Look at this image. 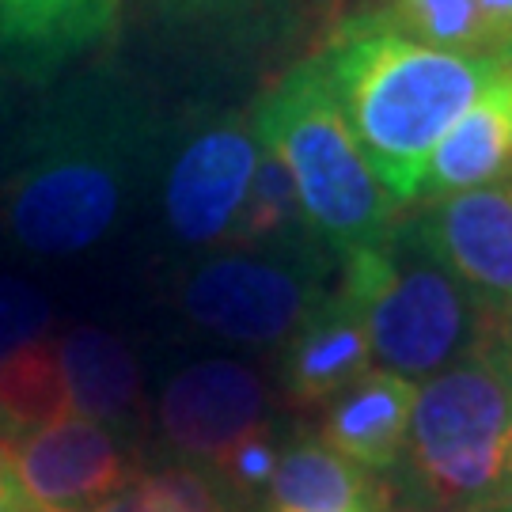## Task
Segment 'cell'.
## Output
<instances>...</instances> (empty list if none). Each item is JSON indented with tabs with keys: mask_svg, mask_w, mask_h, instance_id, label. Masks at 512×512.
<instances>
[{
	"mask_svg": "<svg viewBox=\"0 0 512 512\" xmlns=\"http://www.w3.org/2000/svg\"><path fill=\"white\" fill-rule=\"evenodd\" d=\"M4 459L31 512H80L133 486L141 471L107 425L65 418L57 425L0 440Z\"/></svg>",
	"mask_w": 512,
	"mask_h": 512,
	"instance_id": "cell-8",
	"label": "cell"
},
{
	"mask_svg": "<svg viewBox=\"0 0 512 512\" xmlns=\"http://www.w3.org/2000/svg\"><path fill=\"white\" fill-rule=\"evenodd\" d=\"M266 505L270 512H372L387 505V494L376 475L330 452L323 440L300 437L281 448Z\"/></svg>",
	"mask_w": 512,
	"mask_h": 512,
	"instance_id": "cell-15",
	"label": "cell"
},
{
	"mask_svg": "<svg viewBox=\"0 0 512 512\" xmlns=\"http://www.w3.org/2000/svg\"><path fill=\"white\" fill-rule=\"evenodd\" d=\"M76 418L54 338H38L0 357V440Z\"/></svg>",
	"mask_w": 512,
	"mask_h": 512,
	"instance_id": "cell-18",
	"label": "cell"
},
{
	"mask_svg": "<svg viewBox=\"0 0 512 512\" xmlns=\"http://www.w3.org/2000/svg\"><path fill=\"white\" fill-rule=\"evenodd\" d=\"M429 251L456 274L490 334L512 323V171L505 179L429 202L414 217Z\"/></svg>",
	"mask_w": 512,
	"mask_h": 512,
	"instance_id": "cell-9",
	"label": "cell"
},
{
	"mask_svg": "<svg viewBox=\"0 0 512 512\" xmlns=\"http://www.w3.org/2000/svg\"><path fill=\"white\" fill-rule=\"evenodd\" d=\"M167 126L114 69L54 88L0 160V232L27 255L92 251L156 186Z\"/></svg>",
	"mask_w": 512,
	"mask_h": 512,
	"instance_id": "cell-1",
	"label": "cell"
},
{
	"mask_svg": "<svg viewBox=\"0 0 512 512\" xmlns=\"http://www.w3.org/2000/svg\"><path fill=\"white\" fill-rule=\"evenodd\" d=\"M171 31L209 46H258L285 35L300 19L304 0H152Z\"/></svg>",
	"mask_w": 512,
	"mask_h": 512,
	"instance_id": "cell-19",
	"label": "cell"
},
{
	"mask_svg": "<svg viewBox=\"0 0 512 512\" xmlns=\"http://www.w3.org/2000/svg\"><path fill=\"white\" fill-rule=\"evenodd\" d=\"M0 99H4V73H0Z\"/></svg>",
	"mask_w": 512,
	"mask_h": 512,
	"instance_id": "cell-29",
	"label": "cell"
},
{
	"mask_svg": "<svg viewBox=\"0 0 512 512\" xmlns=\"http://www.w3.org/2000/svg\"><path fill=\"white\" fill-rule=\"evenodd\" d=\"M122 0H0V61L50 84L76 57L107 46Z\"/></svg>",
	"mask_w": 512,
	"mask_h": 512,
	"instance_id": "cell-11",
	"label": "cell"
},
{
	"mask_svg": "<svg viewBox=\"0 0 512 512\" xmlns=\"http://www.w3.org/2000/svg\"><path fill=\"white\" fill-rule=\"evenodd\" d=\"M258 156L262 145L251 126V110L202 107L171 122L156 175L167 236L194 251L232 243Z\"/></svg>",
	"mask_w": 512,
	"mask_h": 512,
	"instance_id": "cell-6",
	"label": "cell"
},
{
	"mask_svg": "<svg viewBox=\"0 0 512 512\" xmlns=\"http://www.w3.org/2000/svg\"><path fill=\"white\" fill-rule=\"evenodd\" d=\"M137 482L156 512H220L217 490L194 467H167L156 475H141Z\"/></svg>",
	"mask_w": 512,
	"mask_h": 512,
	"instance_id": "cell-22",
	"label": "cell"
},
{
	"mask_svg": "<svg viewBox=\"0 0 512 512\" xmlns=\"http://www.w3.org/2000/svg\"><path fill=\"white\" fill-rule=\"evenodd\" d=\"M50 319H54L50 300L38 289H31L27 281H16V277H0V357L16 353L27 342L46 338Z\"/></svg>",
	"mask_w": 512,
	"mask_h": 512,
	"instance_id": "cell-21",
	"label": "cell"
},
{
	"mask_svg": "<svg viewBox=\"0 0 512 512\" xmlns=\"http://www.w3.org/2000/svg\"><path fill=\"white\" fill-rule=\"evenodd\" d=\"M251 126L258 145L289 167L308 224L330 255L346 258L391 236L395 202L376 183L315 57L293 65L258 99Z\"/></svg>",
	"mask_w": 512,
	"mask_h": 512,
	"instance_id": "cell-4",
	"label": "cell"
},
{
	"mask_svg": "<svg viewBox=\"0 0 512 512\" xmlns=\"http://www.w3.org/2000/svg\"><path fill=\"white\" fill-rule=\"evenodd\" d=\"M486 342H494V349L501 353V361H505V368H509V380H512V323H509V327H497Z\"/></svg>",
	"mask_w": 512,
	"mask_h": 512,
	"instance_id": "cell-27",
	"label": "cell"
},
{
	"mask_svg": "<svg viewBox=\"0 0 512 512\" xmlns=\"http://www.w3.org/2000/svg\"><path fill=\"white\" fill-rule=\"evenodd\" d=\"M338 289L365 311L368 346L380 368L429 380L490 338V323L421 239L414 217H399L380 247L338 258Z\"/></svg>",
	"mask_w": 512,
	"mask_h": 512,
	"instance_id": "cell-5",
	"label": "cell"
},
{
	"mask_svg": "<svg viewBox=\"0 0 512 512\" xmlns=\"http://www.w3.org/2000/svg\"><path fill=\"white\" fill-rule=\"evenodd\" d=\"M330 251H236L194 266L179 304L228 342L277 346L289 342L308 311L330 293Z\"/></svg>",
	"mask_w": 512,
	"mask_h": 512,
	"instance_id": "cell-7",
	"label": "cell"
},
{
	"mask_svg": "<svg viewBox=\"0 0 512 512\" xmlns=\"http://www.w3.org/2000/svg\"><path fill=\"white\" fill-rule=\"evenodd\" d=\"M494 512H512V505H505V509H494Z\"/></svg>",
	"mask_w": 512,
	"mask_h": 512,
	"instance_id": "cell-30",
	"label": "cell"
},
{
	"mask_svg": "<svg viewBox=\"0 0 512 512\" xmlns=\"http://www.w3.org/2000/svg\"><path fill=\"white\" fill-rule=\"evenodd\" d=\"M315 61L391 202L418 198L429 152L497 76L494 57L421 46L372 8L330 27Z\"/></svg>",
	"mask_w": 512,
	"mask_h": 512,
	"instance_id": "cell-2",
	"label": "cell"
},
{
	"mask_svg": "<svg viewBox=\"0 0 512 512\" xmlns=\"http://www.w3.org/2000/svg\"><path fill=\"white\" fill-rule=\"evenodd\" d=\"M0 512H31V505L19 494L16 475H12L8 459H4V448H0Z\"/></svg>",
	"mask_w": 512,
	"mask_h": 512,
	"instance_id": "cell-26",
	"label": "cell"
},
{
	"mask_svg": "<svg viewBox=\"0 0 512 512\" xmlns=\"http://www.w3.org/2000/svg\"><path fill=\"white\" fill-rule=\"evenodd\" d=\"M277 456H281V448L274 444V433H270V425H266V429H258V433H251V437L239 444L217 475L224 478L232 490L255 494V490H266V486H270Z\"/></svg>",
	"mask_w": 512,
	"mask_h": 512,
	"instance_id": "cell-23",
	"label": "cell"
},
{
	"mask_svg": "<svg viewBox=\"0 0 512 512\" xmlns=\"http://www.w3.org/2000/svg\"><path fill=\"white\" fill-rule=\"evenodd\" d=\"M57 361L76 418L107 425L141 410V368L110 330L73 327L57 338Z\"/></svg>",
	"mask_w": 512,
	"mask_h": 512,
	"instance_id": "cell-16",
	"label": "cell"
},
{
	"mask_svg": "<svg viewBox=\"0 0 512 512\" xmlns=\"http://www.w3.org/2000/svg\"><path fill=\"white\" fill-rule=\"evenodd\" d=\"M475 4L486 19V27H490V35H494V46L501 50L512 38V0H475Z\"/></svg>",
	"mask_w": 512,
	"mask_h": 512,
	"instance_id": "cell-24",
	"label": "cell"
},
{
	"mask_svg": "<svg viewBox=\"0 0 512 512\" xmlns=\"http://www.w3.org/2000/svg\"><path fill=\"white\" fill-rule=\"evenodd\" d=\"M270 391L255 368L202 361L183 368L160 395V429L175 452L220 471L243 440L266 429Z\"/></svg>",
	"mask_w": 512,
	"mask_h": 512,
	"instance_id": "cell-10",
	"label": "cell"
},
{
	"mask_svg": "<svg viewBox=\"0 0 512 512\" xmlns=\"http://www.w3.org/2000/svg\"><path fill=\"white\" fill-rule=\"evenodd\" d=\"M494 61H497V69H501V73H509V76H512V38L505 42V46H501V50H497Z\"/></svg>",
	"mask_w": 512,
	"mask_h": 512,
	"instance_id": "cell-28",
	"label": "cell"
},
{
	"mask_svg": "<svg viewBox=\"0 0 512 512\" xmlns=\"http://www.w3.org/2000/svg\"><path fill=\"white\" fill-rule=\"evenodd\" d=\"M372 368L365 311L338 285L330 289L308 319L289 334L281 357V384L293 406H323L338 391L357 384Z\"/></svg>",
	"mask_w": 512,
	"mask_h": 512,
	"instance_id": "cell-12",
	"label": "cell"
},
{
	"mask_svg": "<svg viewBox=\"0 0 512 512\" xmlns=\"http://www.w3.org/2000/svg\"><path fill=\"white\" fill-rule=\"evenodd\" d=\"M399 467L410 512L512 505V380L494 342L418 387Z\"/></svg>",
	"mask_w": 512,
	"mask_h": 512,
	"instance_id": "cell-3",
	"label": "cell"
},
{
	"mask_svg": "<svg viewBox=\"0 0 512 512\" xmlns=\"http://www.w3.org/2000/svg\"><path fill=\"white\" fill-rule=\"evenodd\" d=\"M232 243L239 251H315V247L327 251V243L315 236V228L308 224L289 167L266 148H262L251 186H247Z\"/></svg>",
	"mask_w": 512,
	"mask_h": 512,
	"instance_id": "cell-17",
	"label": "cell"
},
{
	"mask_svg": "<svg viewBox=\"0 0 512 512\" xmlns=\"http://www.w3.org/2000/svg\"><path fill=\"white\" fill-rule=\"evenodd\" d=\"M391 31L433 50L494 57V35L475 0H384L372 8Z\"/></svg>",
	"mask_w": 512,
	"mask_h": 512,
	"instance_id": "cell-20",
	"label": "cell"
},
{
	"mask_svg": "<svg viewBox=\"0 0 512 512\" xmlns=\"http://www.w3.org/2000/svg\"><path fill=\"white\" fill-rule=\"evenodd\" d=\"M512 171V76L501 73L482 88L471 107L429 152L418 198L437 202L475 186L497 183Z\"/></svg>",
	"mask_w": 512,
	"mask_h": 512,
	"instance_id": "cell-14",
	"label": "cell"
},
{
	"mask_svg": "<svg viewBox=\"0 0 512 512\" xmlns=\"http://www.w3.org/2000/svg\"><path fill=\"white\" fill-rule=\"evenodd\" d=\"M80 512H156V509H152V501H148L145 490H141V482H133L122 494H114V497H107V501L92 505V509H80Z\"/></svg>",
	"mask_w": 512,
	"mask_h": 512,
	"instance_id": "cell-25",
	"label": "cell"
},
{
	"mask_svg": "<svg viewBox=\"0 0 512 512\" xmlns=\"http://www.w3.org/2000/svg\"><path fill=\"white\" fill-rule=\"evenodd\" d=\"M414 399H418L414 380L395 376L387 368H368L357 384H349L330 403H323L315 440H323L330 452L357 463L368 475L395 471L406 448Z\"/></svg>",
	"mask_w": 512,
	"mask_h": 512,
	"instance_id": "cell-13",
	"label": "cell"
}]
</instances>
